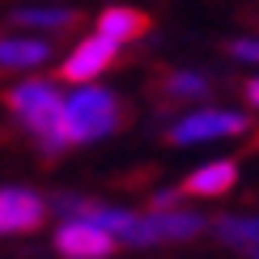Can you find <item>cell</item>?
<instances>
[{
	"label": "cell",
	"mask_w": 259,
	"mask_h": 259,
	"mask_svg": "<svg viewBox=\"0 0 259 259\" xmlns=\"http://www.w3.org/2000/svg\"><path fill=\"white\" fill-rule=\"evenodd\" d=\"M234 183H238V161H204L196 166L187 179L179 183L183 196H196V200H217V196H230Z\"/></svg>",
	"instance_id": "9c48e42d"
},
{
	"label": "cell",
	"mask_w": 259,
	"mask_h": 259,
	"mask_svg": "<svg viewBox=\"0 0 259 259\" xmlns=\"http://www.w3.org/2000/svg\"><path fill=\"white\" fill-rule=\"evenodd\" d=\"M47 200L38 196L34 187H0V234H34L42 221H47Z\"/></svg>",
	"instance_id": "52a82bcc"
},
{
	"label": "cell",
	"mask_w": 259,
	"mask_h": 259,
	"mask_svg": "<svg viewBox=\"0 0 259 259\" xmlns=\"http://www.w3.org/2000/svg\"><path fill=\"white\" fill-rule=\"evenodd\" d=\"M208 90H212V77L200 68H175V72H166V85H161V94L170 102H204Z\"/></svg>",
	"instance_id": "4fadbf2b"
},
{
	"label": "cell",
	"mask_w": 259,
	"mask_h": 259,
	"mask_svg": "<svg viewBox=\"0 0 259 259\" xmlns=\"http://www.w3.org/2000/svg\"><path fill=\"white\" fill-rule=\"evenodd\" d=\"M123 123V102L115 90H106L98 81H81L72 90H64L60 102V127L64 140L72 145H98V140L115 136Z\"/></svg>",
	"instance_id": "7a4b0ae2"
},
{
	"label": "cell",
	"mask_w": 259,
	"mask_h": 259,
	"mask_svg": "<svg viewBox=\"0 0 259 259\" xmlns=\"http://www.w3.org/2000/svg\"><path fill=\"white\" fill-rule=\"evenodd\" d=\"M51 242H56V251L64 259H111L119 251V242L102 225H94L85 217H64L56 225V234H51Z\"/></svg>",
	"instance_id": "8992f818"
},
{
	"label": "cell",
	"mask_w": 259,
	"mask_h": 259,
	"mask_svg": "<svg viewBox=\"0 0 259 259\" xmlns=\"http://www.w3.org/2000/svg\"><path fill=\"white\" fill-rule=\"evenodd\" d=\"M208 230V217L187 204H175V208H136L132 234H127V246L145 251V246H179L191 242Z\"/></svg>",
	"instance_id": "3957f363"
},
{
	"label": "cell",
	"mask_w": 259,
	"mask_h": 259,
	"mask_svg": "<svg viewBox=\"0 0 259 259\" xmlns=\"http://www.w3.org/2000/svg\"><path fill=\"white\" fill-rule=\"evenodd\" d=\"M230 56L238 64H251V68H259V34H238L230 42Z\"/></svg>",
	"instance_id": "5bb4252c"
},
{
	"label": "cell",
	"mask_w": 259,
	"mask_h": 259,
	"mask_svg": "<svg viewBox=\"0 0 259 259\" xmlns=\"http://www.w3.org/2000/svg\"><path fill=\"white\" fill-rule=\"evenodd\" d=\"M187 196H183L179 187H166V191H153V200H149V208H175V204H183Z\"/></svg>",
	"instance_id": "9a60e30c"
},
{
	"label": "cell",
	"mask_w": 259,
	"mask_h": 259,
	"mask_svg": "<svg viewBox=\"0 0 259 259\" xmlns=\"http://www.w3.org/2000/svg\"><path fill=\"white\" fill-rule=\"evenodd\" d=\"M60 102H64V90H60V81H51V77H21L17 85H9V94H5L9 115H13L17 127L38 145L42 157H60L64 149H68L64 127H60Z\"/></svg>",
	"instance_id": "6da1fadb"
},
{
	"label": "cell",
	"mask_w": 259,
	"mask_h": 259,
	"mask_svg": "<svg viewBox=\"0 0 259 259\" xmlns=\"http://www.w3.org/2000/svg\"><path fill=\"white\" fill-rule=\"evenodd\" d=\"M212 238L242 259H259V212H225L212 221Z\"/></svg>",
	"instance_id": "30bf717a"
},
{
	"label": "cell",
	"mask_w": 259,
	"mask_h": 259,
	"mask_svg": "<svg viewBox=\"0 0 259 259\" xmlns=\"http://www.w3.org/2000/svg\"><path fill=\"white\" fill-rule=\"evenodd\" d=\"M56 60V42L47 34L21 30V34H0V68L9 72H34Z\"/></svg>",
	"instance_id": "ba28073f"
},
{
	"label": "cell",
	"mask_w": 259,
	"mask_h": 259,
	"mask_svg": "<svg viewBox=\"0 0 259 259\" xmlns=\"http://www.w3.org/2000/svg\"><path fill=\"white\" fill-rule=\"evenodd\" d=\"M251 115L234 111V106H200L191 102L187 111L170 123L166 140L170 145H212V140H238L251 132Z\"/></svg>",
	"instance_id": "277c9868"
},
{
	"label": "cell",
	"mask_w": 259,
	"mask_h": 259,
	"mask_svg": "<svg viewBox=\"0 0 259 259\" xmlns=\"http://www.w3.org/2000/svg\"><path fill=\"white\" fill-rule=\"evenodd\" d=\"M242 98H246V106H251V111H259V72L242 85Z\"/></svg>",
	"instance_id": "2e32d148"
},
{
	"label": "cell",
	"mask_w": 259,
	"mask_h": 259,
	"mask_svg": "<svg viewBox=\"0 0 259 259\" xmlns=\"http://www.w3.org/2000/svg\"><path fill=\"white\" fill-rule=\"evenodd\" d=\"M119 42H111L106 34H85L68 47V56L60 60V81L64 85H81V81H98L106 68H111L115 60H119Z\"/></svg>",
	"instance_id": "5b68a950"
},
{
	"label": "cell",
	"mask_w": 259,
	"mask_h": 259,
	"mask_svg": "<svg viewBox=\"0 0 259 259\" xmlns=\"http://www.w3.org/2000/svg\"><path fill=\"white\" fill-rule=\"evenodd\" d=\"M13 21L21 30H34V34H56V30H68L77 21V9H68V5H26V9H13Z\"/></svg>",
	"instance_id": "7c38bea8"
},
{
	"label": "cell",
	"mask_w": 259,
	"mask_h": 259,
	"mask_svg": "<svg viewBox=\"0 0 259 259\" xmlns=\"http://www.w3.org/2000/svg\"><path fill=\"white\" fill-rule=\"evenodd\" d=\"M98 34H106L111 42H119V47H127V42H136V38H145V30H149V17L140 13V9L132 5H106L102 13H98Z\"/></svg>",
	"instance_id": "8fae6325"
}]
</instances>
